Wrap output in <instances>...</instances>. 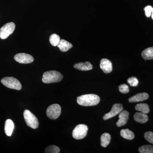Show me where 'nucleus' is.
Listing matches in <instances>:
<instances>
[{"mask_svg":"<svg viewBox=\"0 0 153 153\" xmlns=\"http://www.w3.org/2000/svg\"><path fill=\"white\" fill-rule=\"evenodd\" d=\"M14 59L18 63L23 64H27L32 63L34 58L32 55L26 53H19L14 56Z\"/></svg>","mask_w":153,"mask_h":153,"instance_id":"9","label":"nucleus"},{"mask_svg":"<svg viewBox=\"0 0 153 153\" xmlns=\"http://www.w3.org/2000/svg\"><path fill=\"white\" fill-rule=\"evenodd\" d=\"M60 41V36L56 34H53L49 38V41L52 46L56 47L59 45Z\"/></svg>","mask_w":153,"mask_h":153,"instance_id":"21","label":"nucleus"},{"mask_svg":"<svg viewBox=\"0 0 153 153\" xmlns=\"http://www.w3.org/2000/svg\"><path fill=\"white\" fill-rule=\"evenodd\" d=\"M60 152V149L54 145H51L47 147L45 150V152L47 153H58Z\"/></svg>","mask_w":153,"mask_h":153,"instance_id":"23","label":"nucleus"},{"mask_svg":"<svg viewBox=\"0 0 153 153\" xmlns=\"http://www.w3.org/2000/svg\"><path fill=\"white\" fill-rule=\"evenodd\" d=\"M24 118L27 125L31 128H38L39 126L38 119L36 116L28 110H25L24 112Z\"/></svg>","mask_w":153,"mask_h":153,"instance_id":"3","label":"nucleus"},{"mask_svg":"<svg viewBox=\"0 0 153 153\" xmlns=\"http://www.w3.org/2000/svg\"><path fill=\"white\" fill-rule=\"evenodd\" d=\"M152 18L153 19V8L152 9Z\"/></svg>","mask_w":153,"mask_h":153,"instance_id":"28","label":"nucleus"},{"mask_svg":"<svg viewBox=\"0 0 153 153\" xmlns=\"http://www.w3.org/2000/svg\"><path fill=\"white\" fill-rule=\"evenodd\" d=\"M100 98L94 94H87L78 97L77 102L79 105L83 106H94L98 104Z\"/></svg>","mask_w":153,"mask_h":153,"instance_id":"1","label":"nucleus"},{"mask_svg":"<svg viewBox=\"0 0 153 153\" xmlns=\"http://www.w3.org/2000/svg\"><path fill=\"white\" fill-rule=\"evenodd\" d=\"M111 139V137L109 134L105 133L102 134L100 138L102 146L103 148L106 147L110 142Z\"/></svg>","mask_w":153,"mask_h":153,"instance_id":"18","label":"nucleus"},{"mask_svg":"<svg viewBox=\"0 0 153 153\" xmlns=\"http://www.w3.org/2000/svg\"><path fill=\"white\" fill-rule=\"evenodd\" d=\"M63 78V75L60 72L56 71H50L44 72L42 80L44 83H51L60 82Z\"/></svg>","mask_w":153,"mask_h":153,"instance_id":"2","label":"nucleus"},{"mask_svg":"<svg viewBox=\"0 0 153 153\" xmlns=\"http://www.w3.org/2000/svg\"><path fill=\"white\" fill-rule=\"evenodd\" d=\"M122 105L120 103H115L113 105L111 110L108 113L105 114L103 119L104 120H107L110 118L114 117L123 110Z\"/></svg>","mask_w":153,"mask_h":153,"instance_id":"8","label":"nucleus"},{"mask_svg":"<svg viewBox=\"0 0 153 153\" xmlns=\"http://www.w3.org/2000/svg\"><path fill=\"white\" fill-rule=\"evenodd\" d=\"M129 112L127 111L123 110L119 114L118 121L117 122L116 125L118 127L122 126L125 125L127 123L129 118Z\"/></svg>","mask_w":153,"mask_h":153,"instance_id":"11","label":"nucleus"},{"mask_svg":"<svg viewBox=\"0 0 153 153\" xmlns=\"http://www.w3.org/2000/svg\"><path fill=\"white\" fill-rule=\"evenodd\" d=\"M72 47L73 46L72 44L64 39L60 40L59 45L57 46L60 51L63 52H67L69 49L72 48Z\"/></svg>","mask_w":153,"mask_h":153,"instance_id":"16","label":"nucleus"},{"mask_svg":"<svg viewBox=\"0 0 153 153\" xmlns=\"http://www.w3.org/2000/svg\"><path fill=\"white\" fill-rule=\"evenodd\" d=\"M74 67L80 71H88L93 68V66L89 62H85V63L80 62L76 63L74 65Z\"/></svg>","mask_w":153,"mask_h":153,"instance_id":"13","label":"nucleus"},{"mask_svg":"<svg viewBox=\"0 0 153 153\" xmlns=\"http://www.w3.org/2000/svg\"><path fill=\"white\" fill-rule=\"evenodd\" d=\"M16 25L13 22H10L3 26L0 29V38L6 39L11 35L15 30Z\"/></svg>","mask_w":153,"mask_h":153,"instance_id":"7","label":"nucleus"},{"mask_svg":"<svg viewBox=\"0 0 153 153\" xmlns=\"http://www.w3.org/2000/svg\"><path fill=\"white\" fill-rule=\"evenodd\" d=\"M152 9L153 8L151 6H147L145 8L144 10L146 16L147 17L150 16L152 14Z\"/></svg>","mask_w":153,"mask_h":153,"instance_id":"27","label":"nucleus"},{"mask_svg":"<svg viewBox=\"0 0 153 153\" xmlns=\"http://www.w3.org/2000/svg\"><path fill=\"white\" fill-rule=\"evenodd\" d=\"M88 128L85 124H79L75 127L72 132V136L76 140L84 138L87 135Z\"/></svg>","mask_w":153,"mask_h":153,"instance_id":"5","label":"nucleus"},{"mask_svg":"<svg viewBox=\"0 0 153 153\" xmlns=\"http://www.w3.org/2000/svg\"><path fill=\"white\" fill-rule=\"evenodd\" d=\"M140 153H153V146L152 145H144L139 149Z\"/></svg>","mask_w":153,"mask_h":153,"instance_id":"22","label":"nucleus"},{"mask_svg":"<svg viewBox=\"0 0 153 153\" xmlns=\"http://www.w3.org/2000/svg\"><path fill=\"white\" fill-rule=\"evenodd\" d=\"M127 82L131 86H133V87H136L138 85V80L136 77H134V76L129 78L127 79Z\"/></svg>","mask_w":153,"mask_h":153,"instance_id":"24","label":"nucleus"},{"mask_svg":"<svg viewBox=\"0 0 153 153\" xmlns=\"http://www.w3.org/2000/svg\"><path fill=\"white\" fill-rule=\"evenodd\" d=\"M145 139L149 143L153 144V133L152 132L148 131L146 132L144 134Z\"/></svg>","mask_w":153,"mask_h":153,"instance_id":"25","label":"nucleus"},{"mask_svg":"<svg viewBox=\"0 0 153 153\" xmlns=\"http://www.w3.org/2000/svg\"><path fill=\"white\" fill-rule=\"evenodd\" d=\"M149 98V95L147 93L143 92L136 94L129 98L128 101L130 102H138L146 100Z\"/></svg>","mask_w":153,"mask_h":153,"instance_id":"12","label":"nucleus"},{"mask_svg":"<svg viewBox=\"0 0 153 153\" xmlns=\"http://www.w3.org/2000/svg\"><path fill=\"white\" fill-rule=\"evenodd\" d=\"M1 82L6 87L11 89L20 90L22 88V85L21 82L15 77H4L1 80Z\"/></svg>","mask_w":153,"mask_h":153,"instance_id":"4","label":"nucleus"},{"mask_svg":"<svg viewBox=\"0 0 153 153\" xmlns=\"http://www.w3.org/2000/svg\"><path fill=\"white\" fill-rule=\"evenodd\" d=\"M135 108L138 111H140L146 114L150 112L149 107V105L146 103H140V104H137Z\"/></svg>","mask_w":153,"mask_h":153,"instance_id":"20","label":"nucleus"},{"mask_svg":"<svg viewBox=\"0 0 153 153\" xmlns=\"http://www.w3.org/2000/svg\"><path fill=\"white\" fill-rule=\"evenodd\" d=\"M100 68L106 74L111 73L112 71V64L108 59L103 58L100 61Z\"/></svg>","mask_w":153,"mask_h":153,"instance_id":"10","label":"nucleus"},{"mask_svg":"<svg viewBox=\"0 0 153 153\" xmlns=\"http://www.w3.org/2000/svg\"><path fill=\"white\" fill-rule=\"evenodd\" d=\"M14 128V124L10 119L6 120L5 123L4 131L8 136H11Z\"/></svg>","mask_w":153,"mask_h":153,"instance_id":"15","label":"nucleus"},{"mask_svg":"<svg viewBox=\"0 0 153 153\" xmlns=\"http://www.w3.org/2000/svg\"><path fill=\"white\" fill-rule=\"evenodd\" d=\"M142 56L145 60L153 59V47L145 49L142 52Z\"/></svg>","mask_w":153,"mask_h":153,"instance_id":"17","label":"nucleus"},{"mask_svg":"<svg viewBox=\"0 0 153 153\" xmlns=\"http://www.w3.org/2000/svg\"><path fill=\"white\" fill-rule=\"evenodd\" d=\"M119 89L121 93L127 94L129 92L128 86L125 84H122L119 86Z\"/></svg>","mask_w":153,"mask_h":153,"instance_id":"26","label":"nucleus"},{"mask_svg":"<svg viewBox=\"0 0 153 153\" xmlns=\"http://www.w3.org/2000/svg\"><path fill=\"white\" fill-rule=\"evenodd\" d=\"M61 111V107L59 104H52L47 108V115L50 119L55 120L60 116Z\"/></svg>","mask_w":153,"mask_h":153,"instance_id":"6","label":"nucleus"},{"mask_svg":"<svg viewBox=\"0 0 153 153\" xmlns=\"http://www.w3.org/2000/svg\"><path fill=\"white\" fill-rule=\"evenodd\" d=\"M120 135L126 139L132 140L134 138V134L131 131L128 129H122L120 131Z\"/></svg>","mask_w":153,"mask_h":153,"instance_id":"19","label":"nucleus"},{"mask_svg":"<svg viewBox=\"0 0 153 153\" xmlns=\"http://www.w3.org/2000/svg\"><path fill=\"white\" fill-rule=\"evenodd\" d=\"M134 119L137 122L145 123L148 121L149 117L146 114L142 112H136L134 116Z\"/></svg>","mask_w":153,"mask_h":153,"instance_id":"14","label":"nucleus"}]
</instances>
